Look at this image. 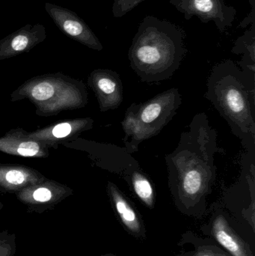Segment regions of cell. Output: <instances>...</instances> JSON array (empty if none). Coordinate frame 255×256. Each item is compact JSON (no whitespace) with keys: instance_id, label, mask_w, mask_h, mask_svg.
<instances>
[{"instance_id":"obj_1","label":"cell","mask_w":255,"mask_h":256,"mask_svg":"<svg viewBox=\"0 0 255 256\" xmlns=\"http://www.w3.org/2000/svg\"><path fill=\"white\" fill-rule=\"evenodd\" d=\"M217 132L205 112L196 114L176 148L165 156L171 194L185 212L205 209L217 178Z\"/></svg>"},{"instance_id":"obj_2","label":"cell","mask_w":255,"mask_h":256,"mask_svg":"<svg viewBox=\"0 0 255 256\" xmlns=\"http://www.w3.org/2000/svg\"><path fill=\"white\" fill-rule=\"evenodd\" d=\"M206 98L229 124L247 150H255V74L231 60L213 68Z\"/></svg>"},{"instance_id":"obj_3","label":"cell","mask_w":255,"mask_h":256,"mask_svg":"<svg viewBox=\"0 0 255 256\" xmlns=\"http://www.w3.org/2000/svg\"><path fill=\"white\" fill-rule=\"evenodd\" d=\"M187 54L185 34L178 26L154 16L144 18L128 51L130 67L142 82L169 79Z\"/></svg>"},{"instance_id":"obj_4","label":"cell","mask_w":255,"mask_h":256,"mask_svg":"<svg viewBox=\"0 0 255 256\" xmlns=\"http://www.w3.org/2000/svg\"><path fill=\"white\" fill-rule=\"evenodd\" d=\"M12 102L27 99L39 116L85 108L88 92L82 81L61 73L46 74L27 80L10 94Z\"/></svg>"},{"instance_id":"obj_5","label":"cell","mask_w":255,"mask_h":256,"mask_svg":"<svg viewBox=\"0 0 255 256\" xmlns=\"http://www.w3.org/2000/svg\"><path fill=\"white\" fill-rule=\"evenodd\" d=\"M181 104L177 88L163 92L144 103L132 104L121 122L127 152L131 154L139 152L141 143L158 135L176 115Z\"/></svg>"},{"instance_id":"obj_6","label":"cell","mask_w":255,"mask_h":256,"mask_svg":"<svg viewBox=\"0 0 255 256\" xmlns=\"http://www.w3.org/2000/svg\"><path fill=\"white\" fill-rule=\"evenodd\" d=\"M170 4L187 20L196 16L203 24L213 21L221 32L233 26L238 13L225 0H170Z\"/></svg>"},{"instance_id":"obj_7","label":"cell","mask_w":255,"mask_h":256,"mask_svg":"<svg viewBox=\"0 0 255 256\" xmlns=\"http://www.w3.org/2000/svg\"><path fill=\"white\" fill-rule=\"evenodd\" d=\"M45 10L66 36L94 50L101 51L103 49L94 32L73 10L50 2L45 4Z\"/></svg>"},{"instance_id":"obj_8","label":"cell","mask_w":255,"mask_h":256,"mask_svg":"<svg viewBox=\"0 0 255 256\" xmlns=\"http://www.w3.org/2000/svg\"><path fill=\"white\" fill-rule=\"evenodd\" d=\"M97 98L102 112L118 109L124 100V86L119 74L109 69L93 70L87 81Z\"/></svg>"},{"instance_id":"obj_9","label":"cell","mask_w":255,"mask_h":256,"mask_svg":"<svg viewBox=\"0 0 255 256\" xmlns=\"http://www.w3.org/2000/svg\"><path fill=\"white\" fill-rule=\"evenodd\" d=\"M94 120L89 117L74 118L60 122L33 132H28V136L43 143L50 148H57L58 144L76 140L82 132L92 129Z\"/></svg>"},{"instance_id":"obj_10","label":"cell","mask_w":255,"mask_h":256,"mask_svg":"<svg viewBox=\"0 0 255 256\" xmlns=\"http://www.w3.org/2000/svg\"><path fill=\"white\" fill-rule=\"evenodd\" d=\"M46 37L42 24H26L0 40V61L28 52Z\"/></svg>"},{"instance_id":"obj_11","label":"cell","mask_w":255,"mask_h":256,"mask_svg":"<svg viewBox=\"0 0 255 256\" xmlns=\"http://www.w3.org/2000/svg\"><path fill=\"white\" fill-rule=\"evenodd\" d=\"M27 131L15 128L0 137V152L23 158H46L49 148L30 138Z\"/></svg>"},{"instance_id":"obj_12","label":"cell","mask_w":255,"mask_h":256,"mask_svg":"<svg viewBox=\"0 0 255 256\" xmlns=\"http://www.w3.org/2000/svg\"><path fill=\"white\" fill-rule=\"evenodd\" d=\"M112 208L129 232L141 238L145 234L143 224L136 208L116 184L109 182L106 186Z\"/></svg>"},{"instance_id":"obj_13","label":"cell","mask_w":255,"mask_h":256,"mask_svg":"<svg viewBox=\"0 0 255 256\" xmlns=\"http://www.w3.org/2000/svg\"><path fill=\"white\" fill-rule=\"evenodd\" d=\"M46 179L37 170L25 166L0 164V190H3L19 192Z\"/></svg>"},{"instance_id":"obj_14","label":"cell","mask_w":255,"mask_h":256,"mask_svg":"<svg viewBox=\"0 0 255 256\" xmlns=\"http://www.w3.org/2000/svg\"><path fill=\"white\" fill-rule=\"evenodd\" d=\"M71 192V190L67 186L46 179L40 183L24 188L19 191L18 197L24 202L46 204L61 200Z\"/></svg>"},{"instance_id":"obj_15","label":"cell","mask_w":255,"mask_h":256,"mask_svg":"<svg viewBox=\"0 0 255 256\" xmlns=\"http://www.w3.org/2000/svg\"><path fill=\"white\" fill-rule=\"evenodd\" d=\"M213 234L217 242L232 256H253L248 246L228 225L224 216L220 215L214 220Z\"/></svg>"},{"instance_id":"obj_16","label":"cell","mask_w":255,"mask_h":256,"mask_svg":"<svg viewBox=\"0 0 255 256\" xmlns=\"http://www.w3.org/2000/svg\"><path fill=\"white\" fill-rule=\"evenodd\" d=\"M122 178L127 182L136 197L147 208H154L156 201L154 185L148 176L141 168L130 172Z\"/></svg>"},{"instance_id":"obj_17","label":"cell","mask_w":255,"mask_h":256,"mask_svg":"<svg viewBox=\"0 0 255 256\" xmlns=\"http://www.w3.org/2000/svg\"><path fill=\"white\" fill-rule=\"evenodd\" d=\"M232 51L237 55L242 54V60L238 62V66L242 70L255 74V24H252L251 30H247L237 39Z\"/></svg>"},{"instance_id":"obj_18","label":"cell","mask_w":255,"mask_h":256,"mask_svg":"<svg viewBox=\"0 0 255 256\" xmlns=\"http://www.w3.org/2000/svg\"><path fill=\"white\" fill-rule=\"evenodd\" d=\"M145 0H114L112 12L114 18H122Z\"/></svg>"},{"instance_id":"obj_19","label":"cell","mask_w":255,"mask_h":256,"mask_svg":"<svg viewBox=\"0 0 255 256\" xmlns=\"http://www.w3.org/2000/svg\"><path fill=\"white\" fill-rule=\"evenodd\" d=\"M255 10H252L250 12V14L241 22L240 24V27L241 28H245L247 26L250 25V24H255Z\"/></svg>"},{"instance_id":"obj_20","label":"cell","mask_w":255,"mask_h":256,"mask_svg":"<svg viewBox=\"0 0 255 256\" xmlns=\"http://www.w3.org/2000/svg\"><path fill=\"white\" fill-rule=\"evenodd\" d=\"M194 256H218L214 254V252H208V251H203V252H198Z\"/></svg>"},{"instance_id":"obj_21","label":"cell","mask_w":255,"mask_h":256,"mask_svg":"<svg viewBox=\"0 0 255 256\" xmlns=\"http://www.w3.org/2000/svg\"><path fill=\"white\" fill-rule=\"evenodd\" d=\"M249 2H250V6H251L252 10H255V0H249Z\"/></svg>"},{"instance_id":"obj_22","label":"cell","mask_w":255,"mask_h":256,"mask_svg":"<svg viewBox=\"0 0 255 256\" xmlns=\"http://www.w3.org/2000/svg\"><path fill=\"white\" fill-rule=\"evenodd\" d=\"M0 206H1V204H0Z\"/></svg>"}]
</instances>
